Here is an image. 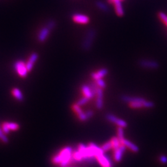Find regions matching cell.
<instances>
[{
  "label": "cell",
  "instance_id": "cell-1",
  "mask_svg": "<svg viewBox=\"0 0 167 167\" xmlns=\"http://www.w3.org/2000/svg\"><path fill=\"white\" fill-rule=\"evenodd\" d=\"M73 160V149L71 147H66L60 154L55 155L52 158L54 164H59L61 167H66Z\"/></svg>",
  "mask_w": 167,
  "mask_h": 167
},
{
  "label": "cell",
  "instance_id": "cell-2",
  "mask_svg": "<svg viewBox=\"0 0 167 167\" xmlns=\"http://www.w3.org/2000/svg\"><path fill=\"white\" fill-rule=\"evenodd\" d=\"M96 36V32L94 29H91L88 30L86 33V36L84 38L82 44V49L85 51H89L91 48L94 40Z\"/></svg>",
  "mask_w": 167,
  "mask_h": 167
},
{
  "label": "cell",
  "instance_id": "cell-3",
  "mask_svg": "<svg viewBox=\"0 0 167 167\" xmlns=\"http://www.w3.org/2000/svg\"><path fill=\"white\" fill-rule=\"evenodd\" d=\"M139 66L144 69H157L159 68L158 62L155 60L148 59H141L138 61Z\"/></svg>",
  "mask_w": 167,
  "mask_h": 167
},
{
  "label": "cell",
  "instance_id": "cell-4",
  "mask_svg": "<svg viewBox=\"0 0 167 167\" xmlns=\"http://www.w3.org/2000/svg\"><path fill=\"white\" fill-rule=\"evenodd\" d=\"M129 106L131 108H133V109H140L142 108H152L155 107V103L154 102L146 100L145 99L144 101H142V102L129 103Z\"/></svg>",
  "mask_w": 167,
  "mask_h": 167
},
{
  "label": "cell",
  "instance_id": "cell-5",
  "mask_svg": "<svg viewBox=\"0 0 167 167\" xmlns=\"http://www.w3.org/2000/svg\"><path fill=\"white\" fill-rule=\"evenodd\" d=\"M105 118L108 121L117 125L118 127H121L123 128H126L128 127V124L126 121L121 119V118H118L113 114L107 113L105 115Z\"/></svg>",
  "mask_w": 167,
  "mask_h": 167
},
{
  "label": "cell",
  "instance_id": "cell-6",
  "mask_svg": "<svg viewBox=\"0 0 167 167\" xmlns=\"http://www.w3.org/2000/svg\"><path fill=\"white\" fill-rule=\"evenodd\" d=\"M14 66H15V70L20 76L23 78H25L27 76L29 71H27L26 64L24 62L22 61H17L14 65Z\"/></svg>",
  "mask_w": 167,
  "mask_h": 167
},
{
  "label": "cell",
  "instance_id": "cell-7",
  "mask_svg": "<svg viewBox=\"0 0 167 167\" xmlns=\"http://www.w3.org/2000/svg\"><path fill=\"white\" fill-rule=\"evenodd\" d=\"M72 18L74 22L80 24H87L90 21V18L89 16L79 13L74 14Z\"/></svg>",
  "mask_w": 167,
  "mask_h": 167
},
{
  "label": "cell",
  "instance_id": "cell-8",
  "mask_svg": "<svg viewBox=\"0 0 167 167\" xmlns=\"http://www.w3.org/2000/svg\"><path fill=\"white\" fill-rule=\"evenodd\" d=\"M96 160L102 167H112L113 164L108 156L101 154L96 156Z\"/></svg>",
  "mask_w": 167,
  "mask_h": 167
},
{
  "label": "cell",
  "instance_id": "cell-9",
  "mask_svg": "<svg viewBox=\"0 0 167 167\" xmlns=\"http://www.w3.org/2000/svg\"><path fill=\"white\" fill-rule=\"evenodd\" d=\"M50 31L51 30L48 29L46 26L41 28L37 36V39L38 41H40V43H44V41H45L48 38V37H49Z\"/></svg>",
  "mask_w": 167,
  "mask_h": 167
},
{
  "label": "cell",
  "instance_id": "cell-10",
  "mask_svg": "<svg viewBox=\"0 0 167 167\" xmlns=\"http://www.w3.org/2000/svg\"><path fill=\"white\" fill-rule=\"evenodd\" d=\"M126 150V147L123 144H121L119 147L115 150L114 160L116 162H120L121 161L123 156Z\"/></svg>",
  "mask_w": 167,
  "mask_h": 167
},
{
  "label": "cell",
  "instance_id": "cell-11",
  "mask_svg": "<svg viewBox=\"0 0 167 167\" xmlns=\"http://www.w3.org/2000/svg\"><path fill=\"white\" fill-rule=\"evenodd\" d=\"M97 99L95 105L98 110H102L103 107V89L99 88L97 92Z\"/></svg>",
  "mask_w": 167,
  "mask_h": 167
},
{
  "label": "cell",
  "instance_id": "cell-12",
  "mask_svg": "<svg viewBox=\"0 0 167 167\" xmlns=\"http://www.w3.org/2000/svg\"><path fill=\"white\" fill-rule=\"evenodd\" d=\"M38 58V54L37 53H33L30 54L29 58L27 62H26V67L27 69V71L30 72L32 71V69L34 66V64L36 63L37 59Z\"/></svg>",
  "mask_w": 167,
  "mask_h": 167
},
{
  "label": "cell",
  "instance_id": "cell-13",
  "mask_svg": "<svg viewBox=\"0 0 167 167\" xmlns=\"http://www.w3.org/2000/svg\"><path fill=\"white\" fill-rule=\"evenodd\" d=\"M113 3L114 4L115 12L117 16L119 17H123L124 15V11L121 0H114Z\"/></svg>",
  "mask_w": 167,
  "mask_h": 167
},
{
  "label": "cell",
  "instance_id": "cell-14",
  "mask_svg": "<svg viewBox=\"0 0 167 167\" xmlns=\"http://www.w3.org/2000/svg\"><path fill=\"white\" fill-rule=\"evenodd\" d=\"M121 144L124 145L126 148H128L129 150H131L132 152L137 153L139 151V148L137 145H136L133 142L128 140L126 139H123V140L121 141Z\"/></svg>",
  "mask_w": 167,
  "mask_h": 167
},
{
  "label": "cell",
  "instance_id": "cell-15",
  "mask_svg": "<svg viewBox=\"0 0 167 167\" xmlns=\"http://www.w3.org/2000/svg\"><path fill=\"white\" fill-rule=\"evenodd\" d=\"M121 99L123 102L126 103H132V102H142L145 100V99L139 97H134V96H129L126 95H123L121 97Z\"/></svg>",
  "mask_w": 167,
  "mask_h": 167
},
{
  "label": "cell",
  "instance_id": "cell-16",
  "mask_svg": "<svg viewBox=\"0 0 167 167\" xmlns=\"http://www.w3.org/2000/svg\"><path fill=\"white\" fill-rule=\"evenodd\" d=\"M108 73V71L107 68H102L98 71L95 72V73H92L91 77L93 79H94L95 81H97L98 79H102L103 78L105 77V76Z\"/></svg>",
  "mask_w": 167,
  "mask_h": 167
},
{
  "label": "cell",
  "instance_id": "cell-17",
  "mask_svg": "<svg viewBox=\"0 0 167 167\" xmlns=\"http://www.w3.org/2000/svg\"><path fill=\"white\" fill-rule=\"evenodd\" d=\"M81 90L83 94L84 95V97H87L89 99H91L94 97L89 85H83L81 87Z\"/></svg>",
  "mask_w": 167,
  "mask_h": 167
},
{
  "label": "cell",
  "instance_id": "cell-18",
  "mask_svg": "<svg viewBox=\"0 0 167 167\" xmlns=\"http://www.w3.org/2000/svg\"><path fill=\"white\" fill-rule=\"evenodd\" d=\"M94 116V111L92 110H88L86 112H83L81 115H78L79 119L81 121H86Z\"/></svg>",
  "mask_w": 167,
  "mask_h": 167
},
{
  "label": "cell",
  "instance_id": "cell-19",
  "mask_svg": "<svg viewBox=\"0 0 167 167\" xmlns=\"http://www.w3.org/2000/svg\"><path fill=\"white\" fill-rule=\"evenodd\" d=\"M89 146L93 150L94 154L95 155V157H96V156L99 155L104 154V152L102 149V148L99 147V146H97L95 144H94V143H90Z\"/></svg>",
  "mask_w": 167,
  "mask_h": 167
},
{
  "label": "cell",
  "instance_id": "cell-20",
  "mask_svg": "<svg viewBox=\"0 0 167 167\" xmlns=\"http://www.w3.org/2000/svg\"><path fill=\"white\" fill-rule=\"evenodd\" d=\"M12 94L17 100L20 102H23L24 100V96L23 95V93L19 89L17 88L12 89Z\"/></svg>",
  "mask_w": 167,
  "mask_h": 167
},
{
  "label": "cell",
  "instance_id": "cell-21",
  "mask_svg": "<svg viewBox=\"0 0 167 167\" xmlns=\"http://www.w3.org/2000/svg\"><path fill=\"white\" fill-rule=\"evenodd\" d=\"M96 6L99 9L102 10L103 12H108L110 11V8L107 6V4H106L105 3H103L101 1H97L96 2Z\"/></svg>",
  "mask_w": 167,
  "mask_h": 167
},
{
  "label": "cell",
  "instance_id": "cell-22",
  "mask_svg": "<svg viewBox=\"0 0 167 167\" xmlns=\"http://www.w3.org/2000/svg\"><path fill=\"white\" fill-rule=\"evenodd\" d=\"M110 141H111V143H112L113 149L114 150H116L121 145V141L118 138L117 136H113Z\"/></svg>",
  "mask_w": 167,
  "mask_h": 167
},
{
  "label": "cell",
  "instance_id": "cell-23",
  "mask_svg": "<svg viewBox=\"0 0 167 167\" xmlns=\"http://www.w3.org/2000/svg\"><path fill=\"white\" fill-rule=\"evenodd\" d=\"M4 123L6 125V126L9 129V130L16 131L19 128V125L17 123H16L4 122Z\"/></svg>",
  "mask_w": 167,
  "mask_h": 167
},
{
  "label": "cell",
  "instance_id": "cell-24",
  "mask_svg": "<svg viewBox=\"0 0 167 167\" xmlns=\"http://www.w3.org/2000/svg\"><path fill=\"white\" fill-rule=\"evenodd\" d=\"M89 86L90 89H91V90H92V92L93 95L94 96H95L96 94H97V90H98V89H99V86H97V84L96 82H90Z\"/></svg>",
  "mask_w": 167,
  "mask_h": 167
},
{
  "label": "cell",
  "instance_id": "cell-25",
  "mask_svg": "<svg viewBox=\"0 0 167 167\" xmlns=\"http://www.w3.org/2000/svg\"><path fill=\"white\" fill-rule=\"evenodd\" d=\"M73 158L74 161H77V162H81L83 160L82 156L78 150L74 151L73 154Z\"/></svg>",
  "mask_w": 167,
  "mask_h": 167
},
{
  "label": "cell",
  "instance_id": "cell-26",
  "mask_svg": "<svg viewBox=\"0 0 167 167\" xmlns=\"http://www.w3.org/2000/svg\"><path fill=\"white\" fill-rule=\"evenodd\" d=\"M101 148L103 150L104 152H107V151L111 150V149H113V145H112V143H111V141H110L105 142L102 146Z\"/></svg>",
  "mask_w": 167,
  "mask_h": 167
},
{
  "label": "cell",
  "instance_id": "cell-27",
  "mask_svg": "<svg viewBox=\"0 0 167 167\" xmlns=\"http://www.w3.org/2000/svg\"><path fill=\"white\" fill-rule=\"evenodd\" d=\"M158 16L162 21L167 26V15L162 11L159 12L158 13Z\"/></svg>",
  "mask_w": 167,
  "mask_h": 167
},
{
  "label": "cell",
  "instance_id": "cell-28",
  "mask_svg": "<svg viewBox=\"0 0 167 167\" xmlns=\"http://www.w3.org/2000/svg\"><path fill=\"white\" fill-rule=\"evenodd\" d=\"M117 137L121 141L123 139H124V128L121 127H118L117 129Z\"/></svg>",
  "mask_w": 167,
  "mask_h": 167
},
{
  "label": "cell",
  "instance_id": "cell-29",
  "mask_svg": "<svg viewBox=\"0 0 167 167\" xmlns=\"http://www.w3.org/2000/svg\"><path fill=\"white\" fill-rule=\"evenodd\" d=\"M0 140L2 141L4 143H8L9 142V139L8 138V137L6 136V135L4 133V132L3 131L2 129L0 128Z\"/></svg>",
  "mask_w": 167,
  "mask_h": 167
},
{
  "label": "cell",
  "instance_id": "cell-30",
  "mask_svg": "<svg viewBox=\"0 0 167 167\" xmlns=\"http://www.w3.org/2000/svg\"><path fill=\"white\" fill-rule=\"evenodd\" d=\"M89 100V99L87 98V97H82L81 99H79L77 102H76V104H77V105L79 107H81L84 105H85L86 103H87L88 102Z\"/></svg>",
  "mask_w": 167,
  "mask_h": 167
},
{
  "label": "cell",
  "instance_id": "cell-31",
  "mask_svg": "<svg viewBox=\"0 0 167 167\" xmlns=\"http://www.w3.org/2000/svg\"><path fill=\"white\" fill-rule=\"evenodd\" d=\"M72 108H73V110L74 111V112L78 115V116L84 112V111L82 110L81 107L78 106L77 104H76V103L74 104V105L72 106Z\"/></svg>",
  "mask_w": 167,
  "mask_h": 167
},
{
  "label": "cell",
  "instance_id": "cell-32",
  "mask_svg": "<svg viewBox=\"0 0 167 167\" xmlns=\"http://www.w3.org/2000/svg\"><path fill=\"white\" fill-rule=\"evenodd\" d=\"M95 82H96V83H97V86H99V88H101V89H104L106 88V87H107L106 83H105V82L102 79L97 80V81H95Z\"/></svg>",
  "mask_w": 167,
  "mask_h": 167
},
{
  "label": "cell",
  "instance_id": "cell-33",
  "mask_svg": "<svg viewBox=\"0 0 167 167\" xmlns=\"http://www.w3.org/2000/svg\"><path fill=\"white\" fill-rule=\"evenodd\" d=\"M55 25H56V23L54 22V20H49V21L46 23V26L48 28V29H50L51 30L54 29Z\"/></svg>",
  "mask_w": 167,
  "mask_h": 167
},
{
  "label": "cell",
  "instance_id": "cell-34",
  "mask_svg": "<svg viewBox=\"0 0 167 167\" xmlns=\"http://www.w3.org/2000/svg\"><path fill=\"white\" fill-rule=\"evenodd\" d=\"M159 161L160 162V163H162V164H167V156L165 155H160L159 158Z\"/></svg>",
  "mask_w": 167,
  "mask_h": 167
},
{
  "label": "cell",
  "instance_id": "cell-35",
  "mask_svg": "<svg viewBox=\"0 0 167 167\" xmlns=\"http://www.w3.org/2000/svg\"><path fill=\"white\" fill-rule=\"evenodd\" d=\"M1 129H2L3 131L4 132V133L5 134H9V132H10L9 129L6 126V125L4 123L2 124V128Z\"/></svg>",
  "mask_w": 167,
  "mask_h": 167
},
{
  "label": "cell",
  "instance_id": "cell-36",
  "mask_svg": "<svg viewBox=\"0 0 167 167\" xmlns=\"http://www.w3.org/2000/svg\"><path fill=\"white\" fill-rule=\"evenodd\" d=\"M113 1L114 0H108V2L109 3H113Z\"/></svg>",
  "mask_w": 167,
  "mask_h": 167
},
{
  "label": "cell",
  "instance_id": "cell-37",
  "mask_svg": "<svg viewBox=\"0 0 167 167\" xmlns=\"http://www.w3.org/2000/svg\"><path fill=\"white\" fill-rule=\"evenodd\" d=\"M66 167H67V166H66Z\"/></svg>",
  "mask_w": 167,
  "mask_h": 167
}]
</instances>
